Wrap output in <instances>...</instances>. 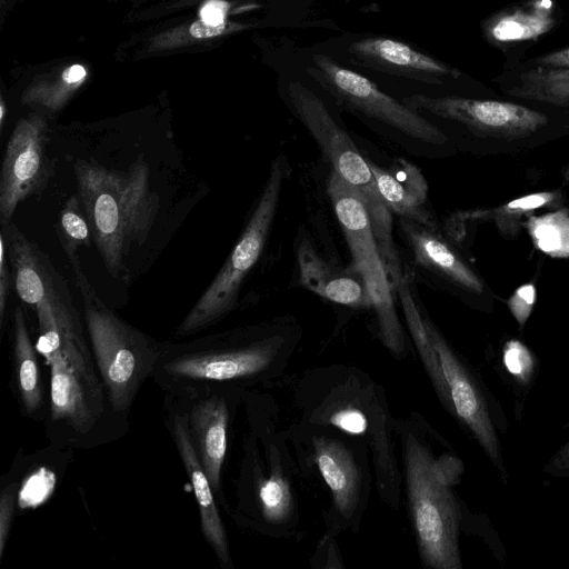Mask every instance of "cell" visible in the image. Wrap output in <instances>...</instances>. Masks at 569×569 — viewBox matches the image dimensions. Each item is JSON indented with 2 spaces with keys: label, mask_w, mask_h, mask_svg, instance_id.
I'll use <instances>...</instances> for the list:
<instances>
[{
  "label": "cell",
  "mask_w": 569,
  "mask_h": 569,
  "mask_svg": "<svg viewBox=\"0 0 569 569\" xmlns=\"http://www.w3.org/2000/svg\"><path fill=\"white\" fill-rule=\"evenodd\" d=\"M289 171L284 154L272 160L266 183L238 241L216 277L177 327L174 339L196 336L221 321L234 309L244 281L264 249Z\"/></svg>",
  "instance_id": "obj_8"
},
{
  "label": "cell",
  "mask_w": 569,
  "mask_h": 569,
  "mask_svg": "<svg viewBox=\"0 0 569 569\" xmlns=\"http://www.w3.org/2000/svg\"><path fill=\"white\" fill-rule=\"evenodd\" d=\"M536 244L547 253L569 256V218L548 214L530 221Z\"/></svg>",
  "instance_id": "obj_27"
},
{
  "label": "cell",
  "mask_w": 569,
  "mask_h": 569,
  "mask_svg": "<svg viewBox=\"0 0 569 569\" xmlns=\"http://www.w3.org/2000/svg\"><path fill=\"white\" fill-rule=\"evenodd\" d=\"M74 174L94 244L107 271L118 278L127 272V258L133 246L148 239L159 212L158 194L149 183V167L138 160L121 171L78 159Z\"/></svg>",
  "instance_id": "obj_2"
},
{
  "label": "cell",
  "mask_w": 569,
  "mask_h": 569,
  "mask_svg": "<svg viewBox=\"0 0 569 569\" xmlns=\"http://www.w3.org/2000/svg\"><path fill=\"white\" fill-rule=\"evenodd\" d=\"M258 500L262 515L268 521L284 520L291 507L288 482L278 475L261 480L258 485Z\"/></svg>",
  "instance_id": "obj_28"
},
{
  "label": "cell",
  "mask_w": 569,
  "mask_h": 569,
  "mask_svg": "<svg viewBox=\"0 0 569 569\" xmlns=\"http://www.w3.org/2000/svg\"><path fill=\"white\" fill-rule=\"evenodd\" d=\"M69 262L81 296L88 341L109 403L118 419L129 426V415L142 386L152 377L162 341L110 309L94 291L78 257Z\"/></svg>",
  "instance_id": "obj_4"
},
{
  "label": "cell",
  "mask_w": 569,
  "mask_h": 569,
  "mask_svg": "<svg viewBox=\"0 0 569 569\" xmlns=\"http://www.w3.org/2000/svg\"><path fill=\"white\" fill-rule=\"evenodd\" d=\"M238 391L200 388L163 392L171 395L184 411L193 448L211 482L218 506L223 502L222 471Z\"/></svg>",
  "instance_id": "obj_13"
},
{
  "label": "cell",
  "mask_w": 569,
  "mask_h": 569,
  "mask_svg": "<svg viewBox=\"0 0 569 569\" xmlns=\"http://www.w3.org/2000/svg\"><path fill=\"white\" fill-rule=\"evenodd\" d=\"M286 103L318 144L326 160L361 196L389 277L401 268L392 239L391 211L379 193L365 156L345 128L339 114L319 93L300 80H290Z\"/></svg>",
  "instance_id": "obj_7"
},
{
  "label": "cell",
  "mask_w": 569,
  "mask_h": 569,
  "mask_svg": "<svg viewBox=\"0 0 569 569\" xmlns=\"http://www.w3.org/2000/svg\"><path fill=\"white\" fill-rule=\"evenodd\" d=\"M1 230L20 300L32 309L48 302L56 317L79 316L67 282L38 246L12 223Z\"/></svg>",
  "instance_id": "obj_15"
},
{
  "label": "cell",
  "mask_w": 569,
  "mask_h": 569,
  "mask_svg": "<svg viewBox=\"0 0 569 569\" xmlns=\"http://www.w3.org/2000/svg\"><path fill=\"white\" fill-rule=\"evenodd\" d=\"M392 287L402 307L407 326L416 343L425 369L431 379L441 403L452 413V405L447 383L442 373L439 357L425 326L422 308L417 305L413 291L408 282V278L402 273V271L396 277Z\"/></svg>",
  "instance_id": "obj_21"
},
{
  "label": "cell",
  "mask_w": 569,
  "mask_h": 569,
  "mask_svg": "<svg viewBox=\"0 0 569 569\" xmlns=\"http://www.w3.org/2000/svg\"><path fill=\"white\" fill-rule=\"evenodd\" d=\"M226 29V23L221 26L208 24L200 19L193 22L189 28V33L196 39L210 38L221 34Z\"/></svg>",
  "instance_id": "obj_38"
},
{
  "label": "cell",
  "mask_w": 569,
  "mask_h": 569,
  "mask_svg": "<svg viewBox=\"0 0 569 569\" xmlns=\"http://www.w3.org/2000/svg\"><path fill=\"white\" fill-rule=\"evenodd\" d=\"M10 262L7 250V240L4 232L0 231V329L4 330L6 313L11 282H13L12 272L9 269Z\"/></svg>",
  "instance_id": "obj_31"
},
{
  "label": "cell",
  "mask_w": 569,
  "mask_h": 569,
  "mask_svg": "<svg viewBox=\"0 0 569 569\" xmlns=\"http://www.w3.org/2000/svg\"><path fill=\"white\" fill-rule=\"evenodd\" d=\"M435 126L457 124L476 134L519 138L547 123V117L521 104L462 97L415 93L402 100Z\"/></svg>",
  "instance_id": "obj_11"
},
{
  "label": "cell",
  "mask_w": 569,
  "mask_h": 569,
  "mask_svg": "<svg viewBox=\"0 0 569 569\" xmlns=\"http://www.w3.org/2000/svg\"><path fill=\"white\" fill-rule=\"evenodd\" d=\"M399 230L411 254L413 271L421 281L450 286L480 293L482 284L473 271L450 246L436 233V229L407 218H399Z\"/></svg>",
  "instance_id": "obj_16"
},
{
  "label": "cell",
  "mask_w": 569,
  "mask_h": 569,
  "mask_svg": "<svg viewBox=\"0 0 569 569\" xmlns=\"http://www.w3.org/2000/svg\"><path fill=\"white\" fill-rule=\"evenodd\" d=\"M56 230L68 260L76 258L80 248L94 243L91 224L78 193L66 200Z\"/></svg>",
  "instance_id": "obj_23"
},
{
  "label": "cell",
  "mask_w": 569,
  "mask_h": 569,
  "mask_svg": "<svg viewBox=\"0 0 569 569\" xmlns=\"http://www.w3.org/2000/svg\"><path fill=\"white\" fill-rule=\"evenodd\" d=\"M422 316L440 360L452 405V415L469 429L502 480L507 482L508 471L503 463L498 436V431L505 432L507 429L501 408L478 376L450 348L430 319L426 315Z\"/></svg>",
  "instance_id": "obj_10"
},
{
  "label": "cell",
  "mask_w": 569,
  "mask_h": 569,
  "mask_svg": "<svg viewBox=\"0 0 569 569\" xmlns=\"http://www.w3.org/2000/svg\"><path fill=\"white\" fill-rule=\"evenodd\" d=\"M161 411L166 429L173 441L193 491L202 537L213 551L220 567L232 569L227 531L218 509L213 488L193 448L184 411L169 393L163 396Z\"/></svg>",
  "instance_id": "obj_14"
},
{
  "label": "cell",
  "mask_w": 569,
  "mask_h": 569,
  "mask_svg": "<svg viewBox=\"0 0 569 569\" xmlns=\"http://www.w3.org/2000/svg\"><path fill=\"white\" fill-rule=\"evenodd\" d=\"M36 348L49 368L44 433L58 448L92 449L129 429L114 415L99 376L82 319L59 320L48 302L33 308Z\"/></svg>",
  "instance_id": "obj_1"
},
{
  "label": "cell",
  "mask_w": 569,
  "mask_h": 569,
  "mask_svg": "<svg viewBox=\"0 0 569 569\" xmlns=\"http://www.w3.org/2000/svg\"><path fill=\"white\" fill-rule=\"evenodd\" d=\"M553 19L543 11L517 10L499 17L489 27V37L497 42H517L536 39L547 33Z\"/></svg>",
  "instance_id": "obj_25"
},
{
  "label": "cell",
  "mask_w": 569,
  "mask_h": 569,
  "mask_svg": "<svg viewBox=\"0 0 569 569\" xmlns=\"http://www.w3.org/2000/svg\"><path fill=\"white\" fill-rule=\"evenodd\" d=\"M335 427L351 435H362L367 431L368 421L365 413L356 408H343L328 418Z\"/></svg>",
  "instance_id": "obj_32"
},
{
  "label": "cell",
  "mask_w": 569,
  "mask_h": 569,
  "mask_svg": "<svg viewBox=\"0 0 569 569\" xmlns=\"http://www.w3.org/2000/svg\"><path fill=\"white\" fill-rule=\"evenodd\" d=\"M319 471L333 496L335 507L351 517L360 491V475L350 451L338 440L319 437L313 441Z\"/></svg>",
  "instance_id": "obj_20"
},
{
  "label": "cell",
  "mask_w": 569,
  "mask_h": 569,
  "mask_svg": "<svg viewBox=\"0 0 569 569\" xmlns=\"http://www.w3.org/2000/svg\"><path fill=\"white\" fill-rule=\"evenodd\" d=\"M348 52L366 68L422 82L438 83L442 77L457 74L439 60L391 38L359 39L350 43Z\"/></svg>",
  "instance_id": "obj_17"
},
{
  "label": "cell",
  "mask_w": 569,
  "mask_h": 569,
  "mask_svg": "<svg viewBox=\"0 0 569 569\" xmlns=\"http://www.w3.org/2000/svg\"><path fill=\"white\" fill-rule=\"evenodd\" d=\"M501 371L516 391L527 392L535 382L538 362L535 355L521 341L508 340L499 360Z\"/></svg>",
  "instance_id": "obj_26"
},
{
  "label": "cell",
  "mask_w": 569,
  "mask_h": 569,
  "mask_svg": "<svg viewBox=\"0 0 569 569\" xmlns=\"http://www.w3.org/2000/svg\"><path fill=\"white\" fill-rule=\"evenodd\" d=\"M512 96L552 104H569V68L538 66L519 74Z\"/></svg>",
  "instance_id": "obj_22"
},
{
  "label": "cell",
  "mask_w": 569,
  "mask_h": 569,
  "mask_svg": "<svg viewBox=\"0 0 569 569\" xmlns=\"http://www.w3.org/2000/svg\"><path fill=\"white\" fill-rule=\"evenodd\" d=\"M328 193L377 313L380 338L393 355L401 356L405 352V336L396 311L393 288L365 202L360 193L335 171L328 181Z\"/></svg>",
  "instance_id": "obj_9"
},
{
  "label": "cell",
  "mask_w": 569,
  "mask_h": 569,
  "mask_svg": "<svg viewBox=\"0 0 569 569\" xmlns=\"http://www.w3.org/2000/svg\"><path fill=\"white\" fill-rule=\"evenodd\" d=\"M363 154V153H362ZM376 180L379 193L391 212L436 229L426 208L427 183L420 170L409 161L397 158L385 169L363 154Z\"/></svg>",
  "instance_id": "obj_19"
},
{
  "label": "cell",
  "mask_w": 569,
  "mask_h": 569,
  "mask_svg": "<svg viewBox=\"0 0 569 569\" xmlns=\"http://www.w3.org/2000/svg\"><path fill=\"white\" fill-rule=\"evenodd\" d=\"M320 296L332 302L349 307H371V300L363 281L359 282L352 277H330L325 282Z\"/></svg>",
  "instance_id": "obj_29"
},
{
  "label": "cell",
  "mask_w": 569,
  "mask_h": 569,
  "mask_svg": "<svg viewBox=\"0 0 569 569\" xmlns=\"http://www.w3.org/2000/svg\"><path fill=\"white\" fill-rule=\"evenodd\" d=\"M535 298V287L525 284L516 291L509 301L510 309L521 327L526 323L532 310Z\"/></svg>",
  "instance_id": "obj_33"
},
{
  "label": "cell",
  "mask_w": 569,
  "mask_h": 569,
  "mask_svg": "<svg viewBox=\"0 0 569 569\" xmlns=\"http://www.w3.org/2000/svg\"><path fill=\"white\" fill-rule=\"evenodd\" d=\"M228 8L223 0H208L199 11L200 20L212 26L224 24Z\"/></svg>",
  "instance_id": "obj_35"
},
{
  "label": "cell",
  "mask_w": 569,
  "mask_h": 569,
  "mask_svg": "<svg viewBox=\"0 0 569 569\" xmlns=\"http://www.w3.org/2000/svg\"><path fill=\"white\" fill-rule=\"evenodd\" d=\"M538 66L551 68H569V48L561 49L537 59Z\"/></svg>",
  "instance_id": "obj_37"
},
{
  "label": "cell",
  "mask_w": 569,
  "mask_h": 569,
  "mask_svg": "<svg viewBox=\"0 0 569 569\" xmlns=\"http://www.w3.org/2000/svg\"><path fill=\"white\" fill-rule=\"evenodd\" d=\"M52 174L46 119L39 114L20 119L7 142L2 160L0 226H9L18 206L42 192Z\"/></svg>",
  "instance_id": "obj_12"
},
{
  "label": "cell",
  "mask_w": 569,
  "mask_h": 569,
  "mask_svg": "<svg viewBox=\"0 0 569 569\" xmlns=\"http://www.w3.org/2000/svg\"><path fill=\"white\" fill-rule=\"evenodd\" d=\"M406 481L422 561L436 569H460V507L452 491L462 463L452 456L436 459L413 436L403 441Z\"/></svg>",
  "instance_id": "obj_5"
},
{
  "label": "cell",
  "mask_w": 569,
  "mask_h": 569,
  "mask_svg": "<svg viewBox=\"0 0 569 569\" xmlns=\"http://www.w3.org/2000/svg\"><path fill=\"white\" fill-rule=\"evenodd\" d=\"M19 486L11 481L2 486L0 493V560H2L18 507Z\"/></svg>",
  "instance_id": "obj_30"
},
{
  "label": "cell",
  "mask_w": 569,
  "mask_h": 569,
  "mask_svg": "<svg viewBox=\"0 0 569 569\" xmlns=\"http://www.w3.org/2000/svg\"><path fill=\"white\" fill-rule=\"evenodd\" d=\"M263 328H237L196 338L163 340L151 379L163 392L238 387L260 373L274 355Z\"/></svg>",
  "instance_id": "obj_3"
},
{
  "label": "cell",
  "mask_w": 569,
  "mask_h": 569,
  "mask_svg": "<svg viewBox=\"0 0 569 569\" xmlns=\"http://www.w3.org/2000/svg\"><path fill=\"white\" fill-rule=\"evenodd\" d=\"M543 471L555 478H569V440L553 453Z\"/></svg>",
  "instance_id": "obj_34"
},
{
  "label": "cell",
  "mask_w": 569,
  "mask_h": 569,
  "mask_svg": "<svg viewBox=\"0 0 569 569\" xmlns=\"http://www.w3.org/2000/svg\"><path fill=\"white\" fill-rule=\"evenodd\" d=\"M6 111H7L6 103L3 100H1V102H0V127H1V129L3 128Z\"/></svg>",
  "instance_id": "obj_39"
},
{
  "label": "cell",
  "mask_w": 569,
  "mask_h": 569,
  "mask_svg": "<svg viewBox=\"0 0 569 569\" xmlns=\"http://www.w3.org/2000/svg\"><path fill=\"white\" fill-rule=\"evenodd\" d=\"M86 77L87 70L83 66L78 63L69 66L53 81L38 82L31 86L24 92L22 101L54 113L66 104Z\"/></svg>",
  "instance_id": "obj_24"
},
{
  "label": "cell",
  "mask_w": 569,
  "mask_h": 569,
  "mask_svg": "<svg viewBox=\"0 0 569 569\" xmlns=\"http://www.w3.org/2000/svg\"><path fill=\"white\" fill-rule=\"evenodd\" d=\"M39 356L24 309L17 306L12 315L10 388L22 416L43 422L48 413L49 390L41 378Z\"/></svg>",
  "instance_id": "obj_18"
},
{
  "label": "cell",
  "mask_w": 569,
  "mask_h": 569,
  "mask_svg": "<svg viewBox=\"0 0 569 569\" xmlns=\"http://www.w3.org/2000/svg\"><path fill=\"white\" fill-rule=\"evenodd\" d=\"M550 193H535L515 199L510 201L507 207L509 210H531L543 206L550 201Z\"/></svg>",
  "instance_id": "obj_36"
},
{
  "label": "cell",
  "mask_w": 569,
  "mask_h": 569,
  "mask_svg": "<svg viewBox=\"0 0 569 569\" xmlns=\"http://www.w3.org/2000/svg\"><path fill=\"white\" fill-rule=\"evenodd\" d=\"M308 73L333 99L381 138L419 158L450 149L447 136L415 109L382 91L367 77L322 53L311 57Z\"/></svg>",
  "instance_id": "obj_6"
}]
</instances>
